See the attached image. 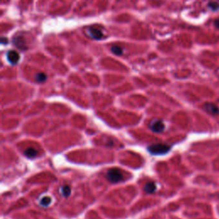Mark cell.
I'll return each instance as SVG.
<instances>
[{
	"label": "cell",
	"mask_w": 219,
	"mask_h": 219,
	"mask_svg": "<svg viewBox=\"0 0 219 219\" xmlns=\"http://www.w3.org/2000/svg\"><path fill=\"white\" fill-rule=\"evenodd\" d=\"M24 154L25 156L28 157V158H34V157H36L37 154H38V151H37L35 148L30 147V148H28L25 150Z\"/></svg>",
	"instance_id": "cell-8"
},
{
	"label": "cell",
	"mask_w": 219,
	"mask_h": 219,
	"mask_svg": "<svg viewBox=\"0 0 219 219\" xmlns=\"http://www.w3.org/2000/svg\"><path fill=\"white\" fill-rule=\"evenodd\" d=\"M51 198L48 197V196H45V197H43V198L41 199V200H40V205L46 207V206H48V205L51 204Z\"/></svg>",
	"instance_id": "cell-12"
},
{
	"label": "cell",
	"mask_w": 219,
	"mask_h": 219,
	"mask_svg": "<svg viewBox=\"0 0 219 219\" xmlns=\"http://www.w3.org/2000/svg\"><path fill=\"white\" fill-rule=\"evenodd\" d=\"M111 51H112L114 54H116V55L120 56L121 54L123 53V50H122V48H121L120 46H113L112 47H111Z\"/></svg>",
	"instance_id": "cell-13"
},
{
	"label": "cell",
	"mask_w": 219,
	"mask_h": 219,
	"mask_svg": "<svg viewBox=\"0 0 219 219\" xmlns=\"http://www.w3.org/2000/svg\"><path fill=\"white\" fill-rule=\"evenodd\" d=\"M214 24H215L216 28L219 29V20H216L215 22H214Z\"/></svg>",
	"instance_id": "cell-15"
},
{
	"label": "cell",
	"mask_w": 219,
	"mask_h": 219,
	"mask_svg": "<svg viewBox=\"0 0 219 219\" xmlns=\"http://www.w3.org/2000/svg\"><path fill=\"white\" fill-rule=\"evenodd\" d=\"M148 151L153 155H163L170 152V145L163 144V143L154 144L149 146Z\"/></svg>",
	"instance_id": "cell-1"
},
{
	"label": "cell",
	"mask_w": 219,
	"mask_h": 219,
	"mask_svg": "<svg viewBox=\"0 0 219 219\" xmlns=\"http://www.w3.org/2000/svg\"><path fill=\"white\" fill-rule=\"evenodd\" d=\"M204 109L210 114H213V115H217L219 114V108L217 106L212 104V103H206L204 105Z\"/></svg>",
	"instance_id": "cell-5"
},
{
	"label": "cell",
	"mask_w": 219,
	"mask_h": 219,
	"mask_svg": "<svg viewBox=\"0 0 219 219\" xmlns=\"http://www.w3.org/2000/svg\"><path fill=\"white\" fill-rule=\"evenodd\" d=\"M209 8L212 9L213 11H216V10H218L219 9V3L218 2H211L209 3Z\"/></svg>",
	"instance_id": "cell-14"
},
{
	"label": "cell",
	"mask_w": 219,
	"mask_h": 219,
	"mask_svg": "<svg viewBox=\"0 0 219 219\" xmlns=\"http://www.w3.org/2000/svg\"><path fill=\"white\" fill-rule=\"evenodd\" d=\"M149 127L152 132H155V133H161L164 130L165 126L161 120H152L150 124H149Z\"/></svg>",
	"instance_id": "cell-3"
},
{
	"label": "cell",
	"mask_w": 219,
	"mask_h": 219,
	"mask_svg": "<svg viewBox=\"0 0 219 219\" xmlns=\"http://www.w3.org/2000/svg\"><path fill=\"white\" fill-rule=\"evenodd\" d=\"M88 33H89V35L91 36L92 39H102L103 34L99 29L90 28V29H88Z\"/></svg>",
	"instance_id": "cell-6"
},
{
	"label": "cell",
	"mask_w": 219,
	"mask_h": 219,
	"mask_svg": "<svg viewBox=\"0 0 219 219\" xmlns=\"http://www.w3.org/2000/svg\"><path fill=\"white\" fill-rule=\"evenodd\" d=\"M61 193L64 197H69L71 194V187L68 185H64L61 187Z\"/></svg>",
	"instance_id": "cell-10"
},
{
	"label": "cell",
	"mask_w": 219,
	"mask_h": 219,
	"mask_svg": "<svg viewBox=\"0 0 219 219\" xmlns=\"http://www.w3.org/2000/svg\"><path fill=\"white\" fill-rule=\"evenodd\" d=\"M14 43L16 46H17V47H19L20 49H25V44L24 42H23V39H22V38L21 37H16V38H14Z\"/></svg>",
	"instance_id": "cell-9"
},
{
	"label": "cell",
	"mask_w": 219,
	"mask_h": 219,
	"mask_svg": "<svg viewBox=\"0 0 219 219\" xmlns=\"http://www.w3.org/2000/svg\"><path fill=\"white\" fill-rule=\"evenodd\" d=\"M106 177L109 181L112 182V183H117L119 182L123 179V174L121 171L119 169L117 168H112L107 171L106 174Z\"/></svg>",
	"instance_id": "cell-2"
},
{
	"label": "cell",
	"mask_w": 219,
	"mask_h": 219,
	"mask_svg": "<svg viewBox=\"0 0 219 219\" xmlns=\"http://www.w3.org/2000/svg\"><path fill=\"white\" fill-rule=\"evenodd\" d=\"M7 59L11 64H16L20 59V56L16 51H10L7 53Z\"/></svg>",
	"instance_id": "cell-4"
},
{
	"label": "cell",
	"mask_w": 219,
	"mask_h": 219,
	"mask_svg": "<svg viewBox=\"0 0 219 219\" xmlns=\"http://www.w3.org/2000/svg\"><path fill=\"white\" fill-rule=\"evenodd\" d=\"M2 40H3V41H2V43H4H4H8V41H5L6 39H4V38H3V39H2Z\"/></svg>",
	"instance_id": "cell-16"
},
{
	"label": "cell",
	"mask_w": 219,
	"mask_h": 219,
	"mask_svg": "<svg viewBox=\"0 0 219 219\" xmlns=\"http://www.w3.org/2000/svg\"><path fill=\"white\" fill-rule=\"evenodd\" d=\"M156 189H157V186L152 181L146 183L145 185V187H144V191H145L146 194H152V193L155 192Z\"/></svg>",
	"instance_id": "cell-7"
},
{
	"label": "cell",
	"mask_w": 219,
	"mask_h": 219,
	"mask_svg": "<svg viewBox=\"0 0 219 219\" xmlns=\"http://www.w3.org/2000/svg\"><path fill=\"white\" fill-rule=\"evenodd\" d=\"M35 81L39 83H42L46 81V74L44 73H38L35 75Z\"/></svg>",
	"instance_id": "cell-11"
}]
</instances>
